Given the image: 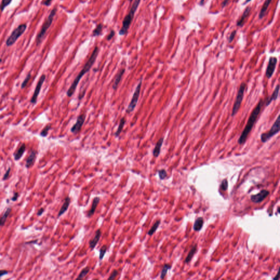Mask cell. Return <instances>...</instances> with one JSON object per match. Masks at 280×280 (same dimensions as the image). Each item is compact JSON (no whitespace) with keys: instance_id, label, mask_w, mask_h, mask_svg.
Listing matches in <instances>:
<instances>
[{"instance_id":"1","label":"cell","mask_w":280,"mask_h":280,"mask_svg":"<svg viewBox=\"0 0 280 280\" xmlns=\"http://www.w3.org/2000/svg\"><path fill=\"white\" fill-rule=\"evenodd\" d=\"M99 49L98 47H95L94 49L93 52L91 54V56L88 60L87 61L85 65L84 66L83 69L78 74L76 78L74 79L73 83H72L71 86L69 88L68 90L67 91L66 95L68 97H71L74 95V93L76 91L77 87L78 86L79 82L82 78L83 77L85 74H86L88 72L90 71L94 64L96 61V58L98 55Z\"/></svg>"},{"instance_id":"2","label":"cell","mask_w":280,"mask_h":280,"mask_svg":"<svg viewBox=\"0 0 280 280\" xmlns=\"http://www.w3.org/2000/svg\"><path fill=\"white\" fill-rule=\"evenodd\" d=\"M264 103L265 102H264L263 99H261L260 101L258 102L256 107L253 109L251 115L249 117L246 126L244 128L243 131L241 133V135L238 138V143L239 145H243L246 142L248 135L251 133L254 124L256 123V121L258 118V116L261 113V110L263 107V105Z\"/></svg>"},{"instance_id":"3","label":"cell","mask_w":280,"mask_h":280,"mask_svg":"<svg viewBox=\"0 0 280 280\" xmlns=\"http://www.w3.org/2000/svg\"><path fill=\"white\" fill-rule=\"evenodd\" d=\"M141 0H135L134 3L132 5V7L130 8V12L126 15V17L123 20L122 27L119 30V34L121 36H123L126 34L128 32V30L131 24L133 22V19L135 14L136 10H138V7L139 6Z\"/></svg>"},{"instance_id":"4","label":"cell","mask_w":280,"mask_h":280,"mask_svg":"<svg viewBox=\"0 0 280 280\" xmlns=\"http://www.w3.org/2000/svg\"><path fill=\"white\" fill-rule=\"evenodd\" d=\"M57 12V9L54 8V9L52 10V11L50 13L49 16L47 17V19L45 20L42 26L41 29L40 30L38 34L37 35V38H36V44L37 46L39 45L41 42H42L43 39L44 38L45 34L47 32V30H48L50 26H51L54 17L56 14Z\"/></svg>"},{"instance_id":"5","label":"cell","mask_w":280,"mask_h":280,"mask_svg":"<svg viewBox=\"0 0 280 280\" xmlns=\"http://www.w3.org/2000/svg\"><path fill=\"white\" fill-rule=\"evenodd\" d=\"M26 27H27L26 24H22L19 25L18 27L14 30L11 34L10 35V37L8 38L6 41V46L8 47H10L14 44L18 39L24 33L26 29Z\"/></svg>"},{"instance_id":"6","label":"cell","mask_w":280,"mask_h":280,"mask_svg":"<svg viewBox=\"0 0 280 280\" xmlns=\"http://www.w3.org/2000/svg\"><path fill=\"white\" fill-rule=\"evenodd\" d=\"M246 86H247L246 84L244 82L242 83L240 86L236 99H235V101L234 102L233 110H232V113H231L232 117L235 116V114L238 113V112L241 107V103L243 100L244 93L245 91Z\"/></svg>"},{"instance_id":"7","label":"cell","mask_w":280,"mask_h":280,"mask_svg":"<svg viewBox=\"0 0 280 280\" xmlns=\"http://www.w3.org/2000/svg\"><path fill=\"white\" fill-rule=\"evenodd\" d=\"M280 116L278 115L275 122L273 124L270 130L267 133H263L261 135L262 142L266 143L274 136L280 130Z\"/></svg>"},{"instance_id":"8","label":"cell","mask_w":280,"mask_h":280,"mask_svg":"<svg viewBox=\"0 0 280 280\" xmlns=\"http://www.w3.org/2000/svg\"><path fill=\"white\" fill-rule=\"evenodd\" d=\"M142 80L140 81L139 83L138 84V86H136L135 89V90L134 91V93L133 94V97L131 98V100L130 101V103L128 105V108L126 109V112L128 113H130L133 112L136 106L137 105L138 101V98L140 95V91H141V86H142Z\"/></svg>"},{"instance_id":"9","label":"cell","mask_w":280,"mask_h":280,"mask_svg":"<svg viewBox=\"0 0 280 280\" xmlns=\"http://www.w3.org/2000/svg\"><path fill=\"white\" fill-rule=\"evenodd\" d=\"M278 63V59L276 57H271L269 58L268 66L266 70V77L270 79L273 76L275 70L276 66Z\"/></svg>"},{"instance_id":"10","label":"cell","mask_w":280,"mask_h":280,"mask_svg":"<svg viewBox=\"0 0 280 280\" xmlns=\"http://www.w3.org/2000/svg\"><path fill=\"white\" fill-rule=\"evenodd\" d=\"M46 76L45 74H42V76L40 77L39 81L38 82L37 84V86H36V88L34 89V93L33 94L32 98L31 99V103L32 104H36L37 102V98L39 95V92L41 91V89L42 88V85L44 83V81L46 80Z\"/></svg>"},{"instance_id":"11","label":"cell","mask_w":280,"mask_h":280,"mask_svg":"<svg viewBox=\"0 0 280 280\" xmlns=\"http://www.w3.org/2000/svg\"><path fill=\"white\" fill-rule=\"evenodd\" d=\"M86 118V116L84 114H81L78 117V118L77 119L76 123L74 124V126L71 129V132L72 133L76 134L81 130L84 123L85 122Z\"/></svg>"},{"instance_id":"12","label":"cell","mask_w":280,"mask_h":280,"mask_svg":"<svg viewBox=\"0 0 280 280\" xmlns=\"http://www.w3.org/2000/svg\"><path fill=\"white\" fill-rule=\"evenodd\" d=\"M269 193H270L267 190H262L259 193L252 195L251 197V201L254 203L261 202L268 197Z\"/></svg>"},{"instance_id":"13","label":"cell","mask_w":280,"mask_h":280,"mask_svg":"<svg viewBox=\"0 0 280 280\" xmlns=\"http://www.w3.org/2000/svg\"><path fill=\"white\" fill-rule=\"evenodd\" d=\"M101 236V230L100 229H98L96 230L95 234V236L93 238H92L89 241V247L91 249V251H93L94 248L95 247L96 245L98 243V241H99Z\"/></svg>"},{"instance_id":"14","label":"cell","mask_w":280,"mask_h":280,"mask_svg":"<svg viewBox=\"0 0 280 280\" xmlns=\"http://www.w3.org/2000/svg\"><path fill=\"white\" fill-rule=\"evenodd\" d=\"M36 156H37V152L36 151L32 150L29 156L27 158L26 162V167L27 168H30L34 164L35 160L36 159Z\"/></svg>"},{"instance_id":"15","label":"cell","mask_w":280,"mask_h":280,"mask_svg":"<svg viewBox=\"0 0 280 280\" xmlns=\"http://www.w3.org/2000/svg\"><path fill=\"white\" fill-rule=\"evenodd\" d=\"M279 91H280V86H279V84H278L275 89L274 91L273 92V94L271 95V96L267 98L268 99L266 100V101L265 102V103H266L265 106H269L271 103L272 101H275L278 98V94H279Z\"/></svg>"},{"instance_id":"16","label":"cell","mask_w":280,"mask_h":280,"mask_svg":"<svg viewBox=\"0 0 280 280\" xmlns=\"http://www.w3.org/2000/svg\"><path fill=\"white\" fill-rule=\"evenodd\" d=\"M251 10V8L250 6H248V7L246 8L245 10H244L243 14L242 15L241 18H240V19L238 20V22H237V24L236 25H237L238 26H239V27H242L243 26L244 23H245V20L246 19V18L248 17V15L250 14Z\"/></svg>"},{"instance_id":"17","label":"cell","mask_w":280,"mask_h":280,"mask_svg":"<svg viewBox=\"0 0 280 280\" xmlns=\"http://www.w3.org/2000/svg\"><path fill=\"white\" fill-rule=\"evenodd\" d=\"M163 142H164V138H162L158 140V141L156 143L154 148L153 151V154L154 157L157 158L159 157Z\"/></svg>"},{"instance_id":"18","label":"cell","mask_w":280,"mask_h":280,"mask_svg":"<svg viewBox=\"0 0 280 280\" xmlns=\"http://www.w3.org/2000/svg\"><path fill=\"white\" fill-rule=\"evenodd\" d=\"M125 71H126V69H123L121 70L119 72H118L117 74L116 75V79L114 80V83L113 84V86H112V88H113L114 90H116L117 88H118V85L121 82V79L122 78V77H123V74L125 73Z\"/></svg>"},{"instance_id":"19","label":"cell","mask_w":280,"mask_h":280,"mask_svg":"<svg viewBox=\"0 0 280 280\" xmlns=\"http://www.w3.org/2000/svg\"><path fill=\"white\" fill-rule=\"evenodd\" d=\"M71 202V199L69 197H66V199H65L64 204L62 205V208L60 209L59 214H58V217L62 216L64 213H65L67 211V209L69 208V205Z\"/></svg>"},{"instance_id":"20","label":"cell","mask_w":280,"mask_h":280,"mask_svg":"<svg viewBox=\"0 0 280 280\" xmlns=\"http://www.w3.org/2000/svg\"><path fill=\"white\" fill-rule=\"evenodd\" d=\"M99 202H100V198L98 197H95L93 199V204H92V205H91V209H90V210L89 211L88 213L87 214V216L88 217H90L94 214L96 208L98 207V203H99Z\"/></svg>"},{"instance_id":"21","label":"cell","mask_w":280,"mask_h":280,"mask_svg":"<svg viewBox=\"0 0 280 280\" xmlns=\"http://www.w3.org/2000/svg\"><path fill=\"white\" fill-rule=\"evenodd\" d=\"M25 150H26V145L25 143H22V145H21V146L18 148L17 151L14 154V159L15 160H19L22 157V155L25 152Z\"/></svg>"},{"instance_id":"22","label":"cell","mask_w":280,"mask_h":280,"mask_svg":"<svg viewBox=\"0 0 280 280\" xmlns=\"http://www.w3.org/2000/svg\"><path fill=\"white\" fill-rule=\"evenodd\" d=\"M204 219L202 217H199L194 222L193 229L194 231H199L202 229L204 225Z\"/></svg>"},{"instance_id":"23","label":"cell","mask_w":280,"mask_h":280,"mask_svg":"<svg viewBox=\"0 0 280 280\" xmlns=\"http://www.w3.org/2000/svg\"><path fill=\"white\" fill-rule=\"evenodd\" d=\"M271 1H272V0H266V2L264 3L263 7H262V9H261L259 15V18L260 19H262V18L265 16V15L266 14V11H267V10H268V7H269V5L270 4Z\"/></svg>"},{"instance_id":"24","label":"cell","mask_w":280,"mask_h":280,"mask_svg":"<svg viewBox=\"0 0 280 280\" xmlns=\"http://www.w3.org/2000/svg\"><path fill=\"white\" fill-rule=\"evenodd\" d=\"M11 211H12V209L10 207L8 208L2 216L1 217V218H0V226H3L5 225L8 217L9 216V215L11 212Z\"/></svg>"},{"instance_id":"25","label":"cell","mask_w":280,"mask_h":280,"mask_svg":"<svg viewBox=\"0 0 280 280\" xmlns=\"http://www.w3.org/2000/svg\"><path fill=\"white\" fill-rule=\"evenodd\" d=\"M126 123V121L125 118L123 117V118H122L121 121H120V123H119V126H118V129H117V130L116 131V133H115V135H116V137H118L119 136L121 135V133H122V131L123 130L124 126L125 125Z\"/></svg>"},{"instance_id":"26","label":"cell","mask_w":280,"mask_h":280,"mask_svg":"<svg viewBox=\"0 0 280 280\" xmlns=\"http://www.w3.org/2000/svg\"><path fill=\"white\" fill-rule=\"evenodd\" d=\"M197 245H195L193 246V247L192 248V250L189 252V254H188L186 259L185 260V263H188L189 262L192 260L193 257L194 256V254L197 252Z\"/></svg>"},{"instance_id":"27","label":"cell","mask_w":280,"mask_h":280,"mask_svg":"<svg viewBox=\"0 0 280 280\" xmlns=\"http://www.w3.org/2000/svg\"><path fill=\"white\" fill-rule=\"evenodd\" d=\"M160 224V220H158L155 222V223L154 224L152 227L148 232V235H149L150 236H152L155 232L157 230Z\"/></svg>"},{"instance_id":"28","label":"cell","mask_w":280,"mask_h":280,"mask_svg":"<svg viewBox=\"0 0 280 280\" xmlns=\"http://www.w3.org/2000/svg\"><path fill=\"white\" fill-rule=\"evenodd\" d=\"M102 29H103V25H102V24H99L96 26V28L94 30L93 34H92L93 36L96 37V36H98L99 35H100L101 34Z\"/></svg>"},{"instance_id":"29","label":"cell","mask_w":280,"mask_h":280,"mask_svg":"<svg viewBox=\"0 0 280 280\" xmlns=\"http://www.w3.org/2000/svg\"><path fill=\"white\" fill-rule=\"evenodd\" d=\"M171 268V266H170L169 264H165L163 268H162V272H161V274H160V278L161 279H164L165 276L166 275V274L167 273V271L169 270V269H170Z\"/></svg>"},{"instance_id":"30","label":"cell","mask_w":280,"mask_h":280,"mask_svg":"<svg viewBox=\"0 0 280 280\" xmlns=\"http://www.w3.org/2000/svg\"><path fill=\"white\" fill-rule=\"evenodd\" d=\"M12 0H2L1 3L0 4V10L3 12L5 8L7 7L10 4Z\"/></svg>"},{"instance_id":"31","label":"cell","mask_w":280,"mask_h":280,"mask_svg":"<svg viewBox=\"0 0 280 280\" xmlns=\"http://www.w3.org/2000/svg\"><path fill=\"white\" fill-rule=\"evenodd\" d=\"M90 271V268L89 267H86V268H84L81 271V272L80 273V274H79L77 278V280L78 279H82L84 277H86V276L88 274L89 272Z\"/></svg>"},{"instance_id":"32","label":"cell","mask_w":280,"mask_h":280,"mask_svg":"<svg viewBox=\"0 0 280 280\" xmlns=\"http://www.w3.org/2000/svg\"><path fill=\"white\" fill-rule=\"evenodd\" d=\"M51 127L52 126H51L50 124H48L46 126H45V128L41 131V132L40 133V135L42 136V137H46L48 135V131L50 130Z\"/></svg>"},{"instance_id":"33","label":"cell","mask_w":280,"mask_h":280,"mask_svg":"<svg viewBox=\"0 0 280 280\" xmlns=\"http://www.w3.org/2000/svg\"><path fill=\"white\" fill-rule=\"evenodd\" d=\"M107 252V246L104 245L102 246L100 250V254H99V259L100 260H102Z\"/></svg>"},{"instance_id":"34","label":"cell","mask_w":280,"mask_h":280,"mask_svg":"<svg viewBox=\"0 0 280 280\" xmlns=\"http://www.w3.org/2000/svg\"><path fill=\"white\" fill-rule=\"evenodd\" d=\"M30 78H31V73H29V74H27L26 77L25 78L24 81H23L22 84V86H21V89H24L25 88L26 86L27 83H28V82L29 81Z\"/></svg>"},{"instance_id":"35","label":"cell","mask_w":280,"mask_h":280,"mask_svg":"<svg viewBox=\"0 0 280 280\" xmlns=\"http://www.w3.org/2000/svg\"><path fill=\"white\" fill-rule=\"evenodd\" d=\"M158 174H159L160 179H161V180H163L166 177L167 172H166L165 170H160L158 171Z\"/></svg>"},{"instance_id":"36","label":"cell","mask_w":280,"mask_h":280,"mask_svg":"<svg viewBox=\"0 0 280 280\" xmlns=\"http://www.w3.org/2000/svg\"><path fill=\"white\" fill-rule=\"evenodd\" d=\"M228 181L226 179H224L223 181H222L221 184V186H220L221 188L223 191H226V190L228 189Z\"/></svg>"},{"instance_id":"37","label":"cell","mask_w":280,"mask_h":280,"mask_svg":"<svg viewBox=\"0 0 280 280\" xmlns=\"http://www.w3.org/2000/svg\"><path fill=\"white\" fill-rule=\"evenodd\" d=\"M236 34V31L234 30L233 32H231V34L230 35V36L229 37V43H231L232 42V41H233V39H234V38L235 37V35Z\"/></svg>"},{"instance_id":"38","label":"cell","mask_w":280,"mask_h":280,"mask_svg":"<svg viewBox=\"0 0 280 280\" xmlns=\"http://www.w3.org/2000/svg\"><path fill=\"white\" fill-rule=\"evenodd\" d=\"M118 272L117 271L114 270L113 271V273L111 274V276H110V278H108V280H113L115 278H116V276L118 275Z\"/></svg>"},{"instance_id":"39","label":"cell","mask_w":280,"mask_h":280,"mask_svg":"<svg viewBox=\"0 0 280 280\" xmlns=\"http://www.w3.org/2000/svg\"><path fill=\"white\" fill-rule=\"evenodd\" d=\"M10 170H11L10 167H9L8 169L7 170V171H6V172L4 174V176H3V180H6L9 177V175H10Z\"/></svg>"},{"instance_id":"40","label":"cell","mask_w":280,"mask_h":280,"mask_svg":"<svg viewBox=\"0 0 280 280\" xmlns=\"http://www.w3.org/2000/svg\"><path fill=\"white\" fill-rule=\"evenodd\" d=\"M114 35H115V32H114V31L111 30V32L108 34V36L107 37V39L108 41H110V40L114 36Z\"/></svg>"},{"instance_id":"41","label":"cell","mask_w":280,"mask_h":280,"mask_svg":"<svg viewBox=\"0 0 280 280\" xmlns=\"http://www.w3.org/2000/svg\"><path fill=\"white\" fill-rule=\"evenodd\" d=\"M52 1L53 0H46V1H44L42 3V5H44L46 6H49L51 4Z\"/></svg>"},{"instance_id":"42","label":"cell","mask_w":280,"mask_h":280,"mask_svg":"<svg viewBox=\"0 0 280 280\" xmlns=\"http://www.w3.org/2000/svg\"><path fill=\"white\" fill-rule=\"evenodd\" d=\"M18 196H19L18 193H15L14 195H13V197L12 199V200L13 201V202H15V201L17 200Z\"/></svg>"},{"instance_id":"43","label":"cell","mask_w":280,"mask_h":280,"mask_svg":"<svg viewBox=\"0 0 280 280\" xmlns=\"http://www.w3.org/2000/svg\"><path fill=\"white\" fill-rule=\"evenodd\" d=\"M8 274V272L6 270H0V278H1L3 276L7 275Z\"/></svg>"},{"instance_id":"44","label":"cell","mask_w":280,"mask_h":280,"mask_svg":"<svg viewBox=\"0 0 280 280\" xmlns=\"http://www.w3.org/2000/svg\"><path fill=\"white\" fill-rule=\"evenodd\" d=\"M229 1V0H224L223 2L222 3V7L223 8L224 7H225L228 4Z\"/></svg>"},{"instance_id":"45","label":"cell","mask_w":280,"mask_h":280,"mask_svg":"<svg viewBox=\"0 0 280 280\" xmlns=\"http://www.w3.org/2000/svg\"><path fill=\"white\" fill-rule=\"evenodd\" d=\"M43 212H44V209L41 208L37 212V215L38 216H41Z\"/></svg>"},{"instance_id":"46","label":"cell","mask_w":280,"mask_h":280,"mask_svg":"<svg viewBox=\"0 0 280 280\" xmlns=\"http://www.w3.org/2000/svg\"><path fill=\"white\" fill-rule=\"evenodd\" d=\"M251 1H252V0H246V1H245V2L243 3V5H246L247 3H248V2H251Z\"/></svg>"},{"instance_id":"47","label":"cell","mask_w":280,"mask_h":280,"mask_svg":"<svg viewBox=\"0 0 280 280\" xmlns=\"http://www.w3.org/2000/svg\"><path fill=\"white\" fill-rule=\"evenodd\" d=\"M278 275H279V273H278V275H277V276H276V277L274 278H273V280H278V279H279V276H278Z\"/></svg>"},{"instance_id":"48","label":"cell","mask_w":280,"mask_h":280,"mask_svg":"<svg viewBox=\"0 0 280 280\" xmlns=\"http://www.w3.org/2000/svg\"><path fill=\"white\" fill-rule=\"evenodd\" d=\"M133 1V0H130V2H131V1Z\"/></svg>"}]
</instances>
